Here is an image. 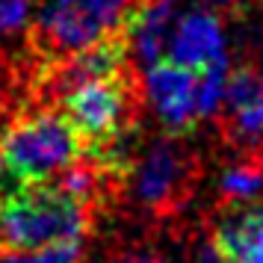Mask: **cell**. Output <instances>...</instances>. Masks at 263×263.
Masks as SVG:
<instances>
[{"label":"cell","instance_id":"obj_1","mask_svg":"<svg viewBox=\"0 0 263 263\" xmlns=\"http://www.w3.org/2000/svg\"><path fill=\"white\" fill-rule=\"evenodd\" d=\"M86 228V201L60 180L18 183L15 192L0 198V251L36 254L50 246L80 242Z\"/></svg>","mask_w":263,"mask_h":263},{"label":"cell","instance_id":"obj_2","mask_svg":"<svg viewBox=\"0 0 263 263\" xmlns=\"http://www.w3.org/2000/svg\"><path fill=\"white\" fill-rule=\"evenodd\" d=\"M86 142L60 109H27L0 139L3 168L18 183L57 180L80 163Z\"/></svg>","mask_w":263,"mask_h":263},{"label":"cell","instance_id":"obj_3","mask_svg":"<svg viewBox=\"0 0 263 263\" xmlns=\"http://www.w3.org/2000/svg\"><path fill=\"white\" fill-rule=\"evenodd\" d=\"M136 0H48L39 18L42 45L53 57H71L95 42L124 33Z\"/></svg>","mask_w":263,"mask_h":263},{"label":"cell","instance_id":"obj_4","mask_svg":"<svg viewBox=\"0 0 263 263\" xmlns=\"http://www.w3.org/2000/svg\"><path fill=\"white\" fill-rule=\"evenodd\" d=\"M60 112L80 130L86 154L107 145L112 136L136 124L133 119V86L124 71L77 83L60 95Z\"/></svg>","mask_w":263,"mask_h":263},{"label":"cell","instance_id":"obj_5","mask_svg":"<svg viewBox=\"0 0 263 263\" xmlns=\"http://www.w3.org/2000/svg\"><path fill=\"white\" fill-rule=\"evenodd\" d=\"M192 186V160L172 139H160L148 148L136 168V198L145 207L168 210L178 207Z\"/></svg>","mask_w":263,"mask_h":263},{"label":"cell","instance_id":"obj_6","mask_svg":"<svg viewBox=\"0 0 263 263\" xmlns=\"http://www.w3.org/2000/svg\"><path fill=\"white\" fill-rule=\"evenodd\" d=\"M145 92L157 119L175 133H190L198 124L195 109V71L172 60H157L148 65Z\"/></svg>","mask_w":263,"mask_h":263},{"label":"cell","instance_id":"obj_7","mask_svg":"<svg viewBox=\"0 0 263 263\" xmlns=\"http://www.w3.org/2000/svg\"><path fill=\"white\" fill-rule=\"evenodd\" d=\"M168 60L195 74L216 62H225V27L219 21V15L210 9H192L183 15L172 27Z\"/></svg>","mask_w":263,"mask_h":263},{"label":"cell","instance_id":"obj_8","mask_svg":"<svg viewBox=\"0 0 263 263\" xmlns=\"http://www.w3.org/2000/svg\"><path fill=\"white\" fill-rule=\"evenodd\" d=\"M228 130L239 139L263 136V57L239 62L228 74Z\"/></svg>","mask_w":263,"mask_h":263},{"label":"cell","instance_id":"obj_9","mask_svg":"<svg viewBox=\"0 0 263 263\" xmlns=\"http://www.w3.org/2000/svg\"><path fill=\"white\" fill-rule=\"evenodd\" d=\"M213 246L225 263H263V204H228L213 228Z\"/></svg>","mask_w":263,"mask_h":263},{"label":"cell","instance_id":"obj_10","mask_svg":"<svg viewBox=\"0 0 263 263\" xmlns=\"http://www.w3.org/2000/svg\"><path fill=\"white\" fill-rule=\"evenodd\" d=\"M172 21H175V0H139L133 6L124 24V39L127 45H133L142 62L151 65L163 60V50L172 36Z\"/></svg>","mask_w":263,"mask_h":263},{"label":"cell","instance_id":"obj_11","mask_svg":"<svg viewBox=\"0 0 263 263\" xmlns=\"http://www.w3.org/2000/svg\"><path fill=\"white\" fill-rule=\"evenodd\" d=\"M219 190L228 204L254 201L263 192V163L257 157H246L234 166H228L219 178Z\"/></svg>","mask_w":263,"mask_h":263},{"label":"cell","instance_id":"obj_12","mask_svg":"<svg viewBox=\"0 0 263 263\" xmlns=\"http://www.w3.org/2000/svg\"><path fill=\"white\" fill-rule=\"evenodd\" d=\"M228 60L216 62L210 68L195 74V109H198V121L210 119L219 112V107L225 104V89H228Z\"/></svg>","mask_w":263,"mask_h":263},{"label":"cell","instance_id":"obj_13","mask_svg":"<svg viewBox=\"0 0 263 263\" xmlns=\"http://www.w3.org/2000/svg\"><path fill=\"white\" fill-rule=\"evenodd\" d=\"M30 18V0H0V33L21 30Z\"/></svg>","mask_w":263,"mask_h":263},{"label":"cell","instance_id":"obj_14","mask_svg":"<svg viewBox=\"0 0 263 263\" xmlns=\"http://www.w3.org/2000/svg\"><path fill=\"white\" fill-rule=\"evenodd\" d=\"M195 263H225V260H222V254L216 251L213 242H201L198 251H195Z\"/></svg>","mask_w":263,"mask_h":263},{"label":"cell","instance_id":"obj_15","mask_svg":"<svg viewBox=\"0 0 263 263\" xmlns=\"http://www.w3.org/2000/svg\"><path fill=\"white\" fill-rule=\"evenodd\" d=\"M124 263H163L157 254H148V251H142V254H133V257H127Z\"/></svg>","mask_w":263,"mask_h":263},{"label":"cell","instance_id":"obj_16","mask_svg":"<svg viewBox=\"0 0 263 263\" xmlns=\"http://www.w3.org/2000/svg\"><path fill=\"white\" fill-rule=\"evenodd\" d=\"M207 3H234V0H207Z\"/></svg>","mask_w":263,"mask_h":263},{"label":"cell","instance_id":"obj_17","mask_svg":"<svg viewBox=\"0 0 263 263\" xmlns=\"http://www.w3.org/2000/svg\"><path fill=\"white\" fill-rule=\"evenodd\" d=\"M0 172H3V160H0ZM0 186H3V183H0Z\"/></svg>","mask_w":263,"mask_h":263}]
</instances>
